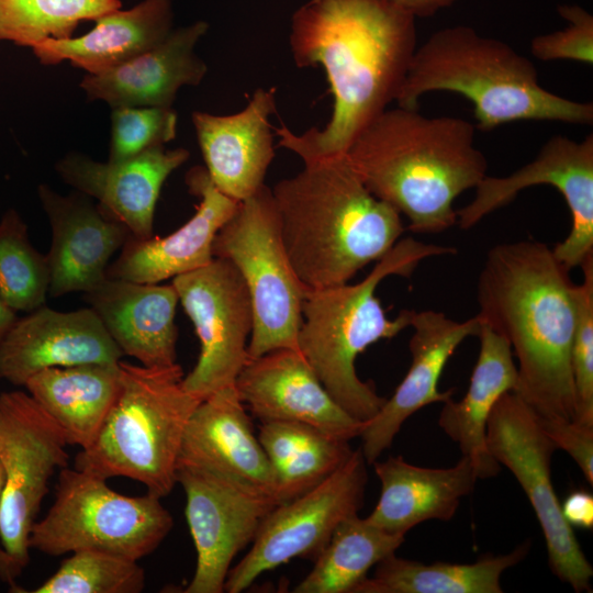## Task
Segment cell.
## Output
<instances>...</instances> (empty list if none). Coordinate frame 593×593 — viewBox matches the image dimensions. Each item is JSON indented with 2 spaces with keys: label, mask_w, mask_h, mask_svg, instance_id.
Returning a JSON list of instances; mask_svg holds the SVG:
<instances>
[{
  "label": "cell",
  "mask_w": 593,
  "mask_h": 593,
  "mask_svg": "<svg viewBox=\"0 0 593 593\" xmlns=\"http://www.w3.org/2000/svg\"><path fill=\"white\" fill-rule=\"evenodd\" d=\"M416 19L384 0H309L292 15L295 65L322 66L334 103L321 130L273 127L303 164L342 156L398 98L417 47Z\"/></svg>",
  "instance_id": "cell-1"
},
{
  "label": "cell",
  "mask_w": 593,
  "mask_h": 593,
  "mask_svg": "<svg viewBox=\"0 0 593 593\" xmlns=\"http://www.w3.org/2000/svg\"><path fill=\"white\" fill-rule=\"evenodd\" d=\"M569 271L545 243H502L488 251L477 286V315L517 359L513 392L545 419L575 416V283Z\"/></svg>",
  "instance_id": "cell-2"
},
{
  "label": "cell",
  "mask_w": 593,
  "mask_h": 593,
  "mask_svg": "<svg viewBox=\"0 0 593 593\" xmlns=\"http://www.w3.org/2000/svg\"><path fill=\"white\" fill-rule=\"evenodd\" d=\"M474 125L457 116H428L396 104L370 122L344 154L367 189L409 221L435 234L457 223L455 200L486 176Z\"/></svg>",
  "instance_id": "cell-3"
},
{
  "label": "cell",
  "mask_w": 593,
  "mask_h": 593,
  "mask_svg": "<svg viewBox=\"0 0 593 593\" xmlns=\"http://www.w3.org/2000/svg\"><path fill=\"white\" fill-rule=\"evenodd\" d=\"M283 245L306 291L347 283L381 259L405 231L345 155L304 163L271 189Z\"/></svg>",
  "instance_id": "cell-4"
},
{
  "label": "cell",
  "mask_w": 593,
  "mask_h": 593,
  "mask_svg": "<svg viewBox=\"0 0 593 593\" xmlns=\"http://www.w3.org/2000/svg\"><path fill=\"white\" fill-rule=\"evenodd\" d=\"M434 91L467 98L483 131L518 121L593 122L592 102L547 90L529 58L467 25L437 30L416 47L395 102L417 108L419 98Z\"/></svg>",
  "instance_id": "cell-5"
},
{
  "label": "cell",
  "mask_w": 593,
  "mask_h": 593,
  "mask_svg": "<svg viewBox=\"0 0 593 593\" xmlns=\"http://www.w3.org/2000/svg\"><path fill=\"white\" fill-rule=\"evenodd\" d=\"M456 253L454 247L405 237L361 281L306 291L298 348L331 396L354 418L367 423L385 402L358 377L357 357L410 327L412 310L389 318L376 294L378 286L390 276L410 278L424 259Z\"/></svg>",
  "instance_id": "cell-6"
},
{
  "label": "cell",
  "mask_w": 593,
  "mask_h": 593,
  "mask_svg": "<svg viewBox=\"0 0 593 593\" xmlns=\"http://www.w3.org/2000/svg\"><path fill=\"white\" fill-rule=\"evenodd\" d=\"M177 362L146 367L119 361V389L92 443L77 454L75 468L110 479L142 483L147 493L168 495L188 421L201 402L183 384Z\"/></svg>",
  "instance_id": "cell-7"
},
{
  "label": "cell",
  "mask_w": 593,
  "mask_h": 593,
  "mask_svg": "<svg viewBox=\"0 0 593 593\" xmlns=\"http://www.w3.org/2000/svg\"><path fill=\"white\" fill-rule=\"evenodd\" d=\"M172 526L160 497L123 495L107 479L65 467L54 503L34 523L29 545L48 556L101 550L138 561L156 550Z\"/></svg>",
  "instance_id": "cell-8"
},
{
  "label": "cell",
  "mask_w": 593,
  "mask_h": 593,
  "mask_svg": "<svg viewBox=\"0 0 593 593\" xmlns=\"http://www.w3.org/2000/svg\"><path fill=\"white\" fill-rule=\"evenodd\" d=\"M213 256L240 273L251 302L249 358L279 348H298L306 289L296 277L281 237L272 191L262 186L238 202L217 232Z\"/></svg>",
  "instance_id": "cell-9"
},
{
  "label": "cell",
  "mask_w": 593,
  "mask_h": 593,
  "mask_svg": "<svg viewBox=\"0 0 593 593\" xmlns=\"http://www.w3.org/2000/svg\"><path fill=\"white\" fill-rule=\"evenodd\" d=\"M67 438L57 423L23 391L0 394V465L4 485L0 506L3 563L0 580L15 579L30 562L29 537L48 482L68 467Z\"/></svg>",
  "instance_id": "cell-10"
},
{
  "label": "cell",
  "mask_w": 593,
  "mask_h": 593,
  "mask_svg": "<svg viewBox=\"0 0 593 593\" xmlns=\"http://www.w3.org/2000/svg\"><path fill=\"white\" fill-rule=\"evenodd\" d=\"M486 445L528 497L542 530L552 573L575 592L591 591L593 568L562 515L552 485L551 460L557 448L544 433L539 416L515 392L504 393L492 409Z\"/></svg>",
  "instance_id": "cell-11"
},
{
  "label": "cell",
  "mask_w": 593,
  "mask_h": 593,
  "mask_svg": "<svg viewBox=\"0 0 593 593\" xmlns=\"http://www.w3.org/2000/svg\"><path fill=\"white\" fill-rule=\"evenodd\" d=\"M361 448L307 492L264 517L249 551L227 574L224 592L246 590L264 572L293 558L315 560L340 522L358 514L368 481Z\"/></svg>",
  "instance_id": "cell-12"
},
{
  "label": "cell",
  "mask_w": 593,
  "mask_h": 593,
  "mask_svg": "<svg viewBox=\"0 0 593 593\" xmlns=\"http://www.w3.org/2000/svg\"><path fill=\"white\" fill-rule=\"evenodd\" d=\"M171 284L200 342L198 361L182 384L202 401L234 387L249 359L251 302L240 273L224 258L214 257L206 266L174 278Z\"/></svg>",
  "instance_id": "cell-13"
},
{
  "label": "cell",
  "mask_w": 593,
  "mask_h": 593,
  "mask_svg": "<svg viewBox=\"0 0 593 593\" xmlns=\"http://www.w3.org/2000/svg\"><path fill=\"white\" fill-rule=\"evenodd\" d=\"M548 184L563 197L570 214L568 236L555 247L556 258L568 269L579 267L593 254V135L575 141L551 136L537 156L508 176H485L474 188V198L457 210L462 230L512 202L526 188Z\"/></svg>",
  "instance_id": "cell-14"
},
{
  "label": "cell",
  "mask_w": 593,
  "mask_h": 593,
  "mask_svg": "<svg viewBox=\"0 0 593 593\" xmlns=\"http://www.w3.org/2000/svg\"><path fill=\"white\" fill-rule=\"evenodd\" d=\"M186 493V517L197 567L184 593H222L235 556L251 544L276 504L211 474L177 469Z\"/></svg>",
  "instance_id": "cell-15"
},
{
  "label": "cell",
  "mask_w": 593,
  "mask_h": 593,
  "mask_svg": "<svg viewBox=\"0 0 593 593\" xmlns=\"http://www.w3.org/2000/svg\"><path fill=\"white\" fill-rule=\"evenodd\" d=\"M178 468L211 474L277 505L271 465L235 387L197 405L184 429Z\"/></svg>",
  "instance_id": "cell-16"
},
{
  "label": "cell",
  "mask_w": 593,
  "mask_h": 593,
  "mask_svg": "<svg viewBox=\"0 0 593 593\" xmlns=\"http://www.w3.org/2000/svg\"><path fill=\"white\" fill-rule=\"evenodd\" d=\"M234 387L261 422L304 423L347 441L360 437L366 426L331 396L296 348H279L249 358Z\"/></svg>",
  "instance_id": "cell-17"
},
{
  "label": "cell",
  "mask_w": 593,
  "mask_h": 593,
  "mask_svg": "<svg viewBox=\"0 0 593 593\" xmlns=\"http://www.w3.org/2000/svg\"><path fill=\"white\" fill-rule=\"evenodd\" d=\"M410 327L413 328L409 342L411 366L392 396L385 399L360 435V448L368 465L391 446L410 416L426 405L451 399L452 390L438 389L443 370L466 338L478 336L481 321L478 315L460 322L443 312L412 310Z\"/></svg>",
  "instance_id": "cell-18"
},
{
  "label": "cell",
  "mask_w": 593,
  "mask_h": 593,
  "mask_svg": "<svg viewBox=\"0 0 593 593\" xmlns=\"http://www.w3.org/2000/svg\"><path fill=\"white\" fill-rule=\"evenodd\" d=\"M37 193L52 228L46 254L48 295L59 298L92 290L108 277L110 258L123 247L130 231L79 191L63 195L42 183Z\"/></svg>",
  "instance_id": "cell-19"
},
{
  "label": "cell",
  "mask_w": 593,
  "mask_h": 593,
  "mask_svg": "<svg viewBox=\"0 0 593 593\" xmlns=\"http://www.w3.org/2000/svg\"><path fill=\"white\" fill-rule=\"evenodd\" d=\"M123 356L89 306L61 312L43 305L18 317L0 340V379L24 387L47 368L118 363Z\"/></svg>",
  "instance_id": "cell-20"
},
{
  "label": "cell",
  "mask_w": 593,
  "mask_h": 593,
  "mask_svg": "<svg viewBox=\"0 0 593 593\" xmlns=\"http://www.w3.org/2000/svg\"><path fill=\"white\" fill-rule=\"evenodd\" d=\"M190 153L186 148H150L118 161H97L80 153H68L56 163L65 183L93 199L136 238L154 235V216L167 178Z\"/></svg>",
  "instance_id": "cell-21"
},
{
  "label": "cell",
  "mask_w": 593,
  "mask_h": 593,
  "mask_svg": "<svg viewBox=\"0 0 593 593\" xmlns=\"http://www.w3.org/2000/svg\"><path fill=\"white\" fill-rule=\"evenodd\" d=\"M189 191L199 198L195 213L169 235L148 238L130 236L107 276L141 283H159L210 264L220 228L235 212L238 202L220 191L205 167L195 166L186 175Z\"/></svg>",
  "instance_id": "cell-22"
},
{
  "label": "cell",
  "mask_w": 593,
  "mask_h": 593,
  "mask_svg": "<svg viewBox=\"0 0 593 593\" xmlns=\"http://www.w3.org/2000/svg\"><path fill=\"white\" fill-rule=\"evenodd\" d=\"M275 112V88H258L246 107L233 114L192 112L208 175L220 191L236 201L250 197L265 184L275 157L270 124Z\"/></svg>",
  "instance_id": "cell-23"
},
{
  "label": "cell",
  "mask_w": 593,
  "mask_h": 593,
  "mask_svg": "<svg viewBox=\"0 0 593 593\" xmlns=\"http://www.w3.org/2000/svg\"><path fill=\"white\" fill-rule=\"evenodd\" d=\"M205 21L174 29L157 46L100 74H87L80 82L89 100L111 107L171 108L183 86H198L208 66L194 52L208 32Z\"/></svg>",
  "instance_id": "cell-24"
},
{
  "label": "cell",
  "mask_w": 593,
  "mask_h": 593,
  "mask_svg": "<svg viewBox=\"0 0 593 593\" xmlns=\"http://www.w3.org/2000/svg\"><path fill=\"white\" fill-rule=\"evenodd\" d=\"M85 300L121 349L146 367L176 363V307L172 284L141 283L107 277Z\"/></svg>",
  "instance_id": "cell-25"
},
{
  "label": "cell",
  "mask_w": 593,
  "mask_h": 593,
  "mask_svg": "<svg viewBox=\"0 0 593 593\" xmlns=\"http://www.w3.org/2000/svg\"><path fill=\"white\" fill-rule=\"evenodd\" d=\"M372 465L381 494L366 519L384 532L403 536L426 521H450L479 479L474 463L466 456L449 468L418 467L402 456Z\"/></svg>",
  "instance_id": "cell-26"
},
{
  "label": "cell",
  "mask_w": 593,
  "mask_h": 593,
  "mask_svg": "<svg viewBox=\"0 0 593 593\" xmlns=\"http://www.w3.org/2000/svg\"><path fill=\"white\" fill-rule=\"evenodd\" d=\"M94 22V27L81 36L49 38L34 45V55L43 65L67 59L87 74L103 72L157 46L170 34L174 0H143Z\"/></svg>",
  "instance_id": "cell-27"
},
{
  "label": "cell",
  "mask_w": 593,
  "mask_h": 593,
  "mask_svg": "<svg viewBox=\"0 0 593 593\" xmlns=\"http://www.w3.org/2000/svg\"><path fill=\"white\" fill-rule=\"evenodd\" d=\"M480 350L465 396L449 399L441 407L438 426L455 441L462 456L474 463L479 479L496 475L501 467L486 445V424L492 409L517 385V369L508 342L481 322Z\"/></svg>",
  "instance_id": "cell-28"
},
{
  "label": "cell",
  "mask_w": 593,
  "mask_h": 593,
  "mask_svg": "<svg viewBox=\"0 0 593 593\" xmlns=\"http://www.w3.org/2000/svg\"><path fill=\"white\" fill-rule=\"evenodd\" d=\"M24 387L61 428L68 444L83 449L115 400L119 362L47 368L29 378Z\"/></svg>",
  "instance_id": "cell-29"
},
{
  "label": "cell",
  "mask_w": 593,
  "mask_h": 593,
  "mask_svg": "<svg viewBox=\"0 0 593 593\" xmlns=\"http://www.w3.org/2000/svg\"><path fill=\"white\" fill-rule=\"evenodd\" d=\"M530 541L511 552L485 556L473 563L435 562L426 564L396 557L376 564L353 593H502V574L528 555Z\"/></svg>",
  "instance_id": "cell-30"
},
{
  "label": "cell",
  "mask_w": 593,
  "mask_h": 593,
  "mask_svg": "<svg viewBox=\"0 0 593 593\" xmlns=\"http://www.w3.org/2000/svg\"><path fill=\"white\" fill-rule=\"evenodd\" d=\"M258 439L275 475L277 505L313 489L354 450L347 440L290 421L261 422Z\"/></svg>",
  "instance_id": "cell-31"
},
{
  "label": "cell",
  "mask_w": 593,
  "mask_h": 593,
  "mask_svg": "<svg viewBox=\"0 0 593 593\" xmlns=\"http://www.w3.org/2000/svg\"><path fill=\"white\" fill-rule=\"evenodd\" d=\"M358 514L338 524L314 560L311 572L294 586L295 593H353L369 570L404 542Z\"/></svg>",
  "instance_id": "cell-32"
},
{
  "label": "cell",
  "mask_w": 593,
  "mask_h": 593,
  "mask_svg": "<svg viewBox=\"0 0 593 593\" xmlns=\"http://www.w3.org/2000/svg\"><path fill=\"white\" fill-rule=\"evenodd\" d=\"M120 0H0V41L33 47L64 40L82 21L121 9Z\"/></svg>",
  "instance_id": "cell-33"
},
{
  "label": "cell",
  "mask_w": 593,
  "mask_h": 593,
  "mask_svg": "<svg viewBox=\"0 0 593 593\" xmlns=\"http://www.w3.org/2000/svg\"><path fill=\"white\" fill-rule=\"evenodd\" d=\"M46 255L30 242L27 226L14 209L0 220V294L14 312L45 305L49 290Z\"/></svg>",
  "instance_id": "cell-34"
},
{
  "label": "cell",
  "mask_w": 593,
  "mask_h": 593,
  "mask_svg": "<svg viewBox=\"0 0 593 593\" xmlns=\"http://www.w3.org/2000/svg\"><path fill=\"white\" fill-rule=\"evenodd\" d=\"M145 571L132 560L101 550H80L32 593H139Z\"/></svg>",
  "instance_id": "cell-35"
},
{
  "label": "cell",
  "mask_w": 593,
  "mask_h": 593,
  "mask_svg": "<svg viewBox=\"0 0 593 593\" xmlns=\"http://www.w3.org/2000/svg\"><path fill=\"white\" fill-rule=\"evenodd\" d=\"M177 113L172 108L119 107L111 111L110 161L135 157L165 146L177 133Z\"/></svg>",
  "instance_id": "cell-36"
},
{
  "label": "cell",
  "mask_w": 593,
  "mask_h": 593,
  "mask_svg": "<svg viewBox=\"0 0 593 593\" xmlns=\"http://www.w3.org/2000/svg\"><path fill=\"white\" fill-rule=\"evenodd\" d=\"M580 267L583 281L574 290L575 325L571 345L574 419L593 426V254Z\"/></svg>",
  "instance_id": "cell-37"
},
{
  "label": "cell",
  "mask_w": 593,
  "mask_h": 593,
  "mask_svg": "<svg viewBox=\"0 0 593 593\" xmlns=\"http://www.w3.org/2000/svg\"><path fill=\"white\" fill-rule=\"evenodd\" d=\"M558 13L568 25L551 33L535 36L532 55L542 61L572 60L593 64V16L580 5L561 4Z\"/></svg>",
  "instance_id": "cell-38"
},
{
  "label": "cell",
  "mask_w": 593,
  "mask_h": 593,
  "mask_svg": "<svg viewBox=\"0 0 593 593\" xmlns=\"http://www.w3.org/2000/svg\"><path fill=\"white\" fill-rule=\"evenodd\" d=\"M540 426L557 449L564 450L581 469L589 484H593V426L575 419H545Z\"/></svg>",
  "instance_id": "cell-39"
},
{
  "label": "cell",
  "mask_w": 593,
  "mask_h": 593,
  "mask_svg": "<svg viewBox=\"0 0 593 593\" xmlns=\"http://www.w3.org/2000/svg\"><path fill=\"white\" fill-rule=\"evenodd\" d=\"M561 511L572 528L592 529L593 496L589 492L582 490L571 492L561 503Z\"/></svg>",
  "instance_id": "cell-40"
},
{
  "label": "cell",
  "mask_w": 593,
  "mask_h": 593,
  "mask_svg": "<svg viewBox=\"0 0 593 593\" xmlns=\"http://www.w3.org/2000/svg\"><path fill=\"white\" fill-rule=\"evenodd\" d=\"M392 7L417 19L428 18L452 5L458 0H384Z\"/></svg>",
  "instance_id": "cell-41"
},
{
  "label": "cell",
  "mask_w": 593,
  "mask_h": 593,
  "mask_svg": "<svg viewBox=\"0 0 593 593\" xmlns=\"http://www.w3.org/2000/svg\"><path fill=\"white\" fill-rule=\"evenodd\" d=\"M18 320L16 312H14L2 299L0 294V340L9 332L12 325Z\"/></svg>",
  "instance_id": "cell-42"
},
{
  "label": "cell",
  "mask_w": 593,
  "mask_h": 593,
  "mask_svg": "<svg viewBox=\"0 0 593 593\" xmlns=\"http://www.w3.org/2000/svg\"><path fill=\"white\" fill-rule=\"evenodd\" d=\"M3 485H4V478H3L2 467L0 465V506H1V500H2ZM2 563H3V550L1 547V539H0V570H1Z\"/></svg>",
  "instance_id": "cell-43"
}]
</instances>
